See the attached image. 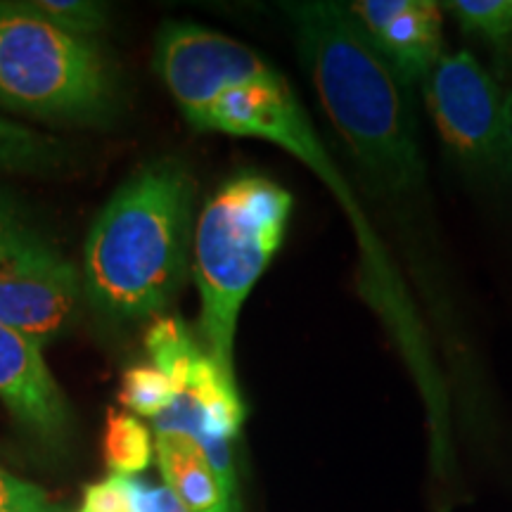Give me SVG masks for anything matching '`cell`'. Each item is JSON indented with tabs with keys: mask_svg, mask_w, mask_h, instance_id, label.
<instances>
[{
	"mask_svg": "<svg viewBox=\"0 0 512 512\" xmlns=\"http://www.w3.org/2000/svg\"><path fill=\"white\" fill-rule=\"evenodd\" d=\"M292 195L271 178L242 174L216 190L192 235L204 351L235 377L238 318L285 240Z\"/></svg>",
	"mask_w": 512,
	"mask_h": 512,
	"instance_id": "obj_3",
	"label": "cell"
},
{
	"mask_svg": "<svg viewBox=\"0 0 512 512\" xmlns=\"http://www.w3.org/2000/svg\"><path fill=\"white\" fill-rule=\"evenodd\" d=\"M79 512H136L128 496L124 477L112 475L98 484L86 486Z\"/></svg>",
	"mask_w": 512,
	"mask_h": 512,
	"instance_id": "obj_19",
	"label": "cell"
},
{
	"mask_svg": "<svg viewBox=\"0 0 512 512\" xmlns=\"http://www.w3.org/2000/svg\"><path fill=\"white\" fill-rule=\"evenodd\" d=\"M155 69L192 126L268 140L302 159L335 192L361 249L358 285L363 299L382 318L413 373L432 422L437 467H446L451 453V387L437 361L434 339L403 285L399 268L370 226L361 200L330 157L285 74L245 43L185 22H169L159 31Z\"/></svg>",
	"mask_w": 512,
	"mask_h": 512,
	"instance_id": "obj_1",
	"label": "cell"
},
{
	"mask_svg": "<svg viewBox=\"0 0 512 512\" xmlns=\"http://www.w3.org/2000/svg\"><path fill=\"white\" fill-rule=\"evenodd\" d=\"M0 512H64L46 489L0 467Z\"/></svg>",
	"mask_w": 512,
	"mask_h": 512,
	"instance_id": "obj_17",
	"label": "cell"
},
{
	"mask_svg": "<svg viewBox=\"0 0 512 512\" xmlns=\"http://www.w3.org/2000/svg\"><path fill=\"white\" fill-rule=\"evenodd\" d=\"M145 347L150 351L152 366H157L162 373L171 377L176 394L188 389L192 370H195L197 361L207 354L197 344L188 325L171 316L155 318V323L147 328Z\"/></svg>",
	"mask_w": 512,
	"mask_h": 512,
	"instance_id": "obj_13",
	"label": "cell"
},
{
	"mask_svg": "<svg viewBox=\"0 0 512 512\" xmlns=\"http://www.w3.org/2000/svg\"><path fill=\"white\" fill-rule=\"evenodd\" d=\"M347 8L406 88L413 83L422 86L444 57V22L439 3L356 0Z\"/></svg>",
	"mask_w": 512,
	"mask_h": 512,
	"instance_id": "obj_8",
	"label": "cell"
},
{
	"mask_svg": "<svg viewBox=\"0 0 512 512\" xmlns=\"http://www.w3.org/2000/svg\"><path fill=\"white\" fill-rule=\"evenodd\" d=\"M27 8L57 29L83 38H91L107 27L105 5L88 0H27Z\"/></svg>",
	"mask_w": 512,
	"mask_h": 512,
	"instance_id": "obj_16",
	"label": "cell"
},
{
	"mask_svg": "<svg viewBox=\"0 0 512 512\" xmlns=\"http://www.w3.org/2000/svg\"><path fill=\"white\" fill-rule=\"evenodd\" d=\"M188 392L200 406L204 420V434L192 441L197 446L207 439H223L233 444L245 422V406L235 377L228 375L209 354H204L192 370Z\"/></svg>",
	"mask_w": 512,
	"mask_h": 512,
	"instance_id": "obj_10",
	"label": "cell"
},
{
	"mask_svg": "<svg viewBox=\"0 0 512 512\" xmlns=\"http://www.w3.org/2000/svg\"><path fill=\"white\" fill-rule=\"evenodd\" d=\"M192 181L183 164L159 159L114 192L88 230L83 292L102 316L140 320L164 311L185 278Z\"/></svg>",
	"mask_w": 512,
	"mask_h": 512,
	"instance_id": "obj_2",
	"label": "cell"
},
{
	"mask_svg": "<svg viewBox=\"0 0 512 512\" xmlns=\"http://www.w3.org/2000/svg\"><path fill=\"white\" fill-rule=\"evenodd\" d=\"M441 8L451 12L465 36L494 53L496 76L508 79V69H512V0H453Z\"/></svg>",
	"mask_w": 512,
	"mask_h": 512,
	"instance_id": "obj_11",
	"label": "cell"
},
{
	"mask_svg": "<svg viewBox=\"0 0 512 512\" xmlns=\"http://www.w3.org/2000/svg\"><path fill=\"white\" fill-rule=\"evenodd\" d=\"M0 107L95 124L114 110V79L91 38L57 29L27 3H0Z\"/></svg>",
	"mask_w": 512,
	"mask_h": 512,
	"instance_id": "obj_4",
	"label": "cell"
},
{
	"mask_svg": "<svg viewBox=\"0 0 512 512\" xmlns=\"http://www.w3.org/2000/svg\"><path fill=\"white\" fill-rule=\"evenodd\" d=\"M124 484L131 491L128 496H131L133 510L136 512H188L166 484L155 486L133 477H124Z\"/></svg>",
	"mask_w": 512,
	"mask_h": 512,
	"instance_id": "obj_20",
	"label": "cell"
},
{
	"mask_svg": "<svg viewBox=\"0 0 512 512\" xmlns=\"http://www.w3.org/2000/svg\"><path fill=\"white\" fill-rule=\"evenodd\" d=\"M102 453L114 475L133 477L145 472L155 456L152 434L136 415L126 411H107L105 437H102Z\"/></svg>",
	"mask_w": 512,
	"mask_h": 512,
	"instance_id": "obj_14",
	"label": "cell"
},
{
	"mask_svg": "<svg viewBox=\"0 0 512 512\" xmlns=\"http://www.w3.org/2000/svg\"><path fill=\"white\" fill-rule=\"evenodd\" d=\"M427 112L448 159L470 188L512 195V86L460 50L422 81Z\"/></svg>",
	"mask_w": 512,
	"mask_h": 512,
	"instance_id": "obj_5",
	"label": "cell"
},
{
	"mask_svg": "<svg viewBox=\"0 0 512 512\" xmlns=\"http://www.w3.org/2000/svg\"><path fill=\"white\" fill-rule=\"evenodd\" d=\"M81 294L83 275L46 240L0 264V323L41 347L67 332Z\"/></svg>",
	"mask_w": 512,
	"mask_h": 512,
	"instance_id": "obj_6",
	"label": "cell"
},
{
	"mask_svg": "<svg viewBox=\"0 0 512 512\" xmlns=\"http://www.w3.org/2000/svg\"><path fill=\"white\" fill-rule=\"evenodd\" d=\"M157 463L166 486L174 491L188 512H240L223 486L221 477L209 465L202 448L190 437L174 432H159L155 439Z\"/></svg>",
	"mask_w": 512,
	"mask_h": 512,
	"instance_id": "obj_9",
	"label": "cell"
},
{
	"mask_svg": "<svg viewBox=\"0 0 512 512\" xmlns=\"http://www.w3.org/2000/svg\"><path fill=\"white\" fill-rule=\"evenodd\" d=\"M0 401L29 437L64 448L72 437V408L46 366L41 344L0 323Z\"/></svg>",
	"mask_w": 512,
	"mask_h": 512,
	"instance_id": "obj_7",
	"label": "cell"
},
{
	"mask_svg": "<svg viewBox=\"0 0 512 512\" xmlns=\"http://www.w3.org/2000/svg\"><path fill=\"white\" fill-rule=\"evenodd\" d=\"M174 399V382L157 366H136L121 375L119 403L128 411L145 415V418H159Z\"/></svg>",
	"mask_w": 512,
	"mask_h": 512,
	"instance_id": "obj_15",
	"label": "cell"
},
{
	"mask_svg": "<svg viewBox=\"0 0 512 512\" xmlns=\"http://www.w3.org/2000/svg\"><path fill=\"white\" fill-rule=\"evenodd\" d=\"M67 162V150L53 136L0 117V171L50 174Z\"/></svg>",
	"mask_w": 512,
	"mask_h": 512,
	"instance_id": "obj_12",
	"label": "cell"
},
{
	"mask_svg": "<svg viewBox=\"0 0 512 512\" xmlns=\"http://www.w3.org/2000/svg\"><path fill=\"white\" fill-rule=\"evenodd\" d=\"M36 242H41V238L22 221L10 197L0 192V264L34 247Z\"/></svg>",
	"mask_w": 512,
	"mask_h": 512,
	"instance_id": "obj_18",
	"label": "cell"
}]
</instances>
